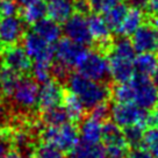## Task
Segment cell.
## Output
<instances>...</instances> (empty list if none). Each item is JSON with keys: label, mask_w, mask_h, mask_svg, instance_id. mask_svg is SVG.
<instances>
[{"label": "cell", "mask_w": 158, "mask_h": 158, "mask_svg": "<svg viewBox=\"0 0 158 158\" xmlns=\"http://www.w3.org/2000/svg\"><path fill=\"white\" fill-rule=\"evenodd\" d=\"M66 85L70 92L74 93L80 99L86 110L92 109L99 104L108 102L112 94V89L108 84L86 78L78 72H71L66 80Z\"/></svg>", "instance_id": "1"}, {"label": "cell", "mask_w": 158, "mask_h": 158, "mask_svg": "<svg viewBox=\"0 0 158 158\" xmlns=\"http://www.w3.org/2000/svg\"><path fill=\"white\" fill-rule=\"evenodd\" d=\"M76 71L86 78L109 84L112 80L109 73L108 59L98 49H86L81 58L76 65Z\"/></svg>", "instance_id": "2"}, {"label": "cell", "mask_w": 158, "mask_h": 158, "mask_svg": "<svg viewBox=\"0 0 158 158\" xmlns=\"http://www.w3.org/2000/svg\"><path fill=\"white\" fill-rule=\"evenodd\" d=\"M41 141L59 149L62 152L68 153L79 141L78 126L72 122H65L59 126H47L40 134Z\"/></svg>", "instance_id": "3"}, {"label": "cell", "mask_w": 158, "mask_h": 158, "mask_svg": "<svg viewBox=\"0 0 158 158\" xmlns=\"http://www.w3.org/2000/svg\"><path fill=\"white\" fill-rule=\"evenodd\" d=\"M39 84L33 79V77H28L27 74L21 76L13 93L8 97L15 110L28 113L39 107Z\"/></svg>", "instance_id": "4"}, {"label": "cell", "mask_w": 158, "mask_h": 158, "mask_svg": "<svg viewBox=\"0 0 158 158\" xmlns=\"http://www.w3.org/2000/svg\"><path fill=\"white\" fill-rule=\"evenodd\" d=\"M112 121L118 127L123 128L128 126H139L148 128L149 110L136 106L133 102H114L110 106Z\"/></svg>", "instance_id": "5"}, {"label": "cell", "mask_w": 158, "mask_h": 158, "mask_svg": "<svg viewBox=\"0 0 158 158\" xmlns=\"http://www.w3.org/2000/svg\"><path fill=\"white\" fill-rule=\"evenodd\" d=\"M133 87L134 98L133 104L147 110H151L156 107L158 89L153 84L152 78L139 73H134L133 78L129 80Z\"/></svg>", "instance_id": "6"}, {"label": "cell", "mask_w": 158, "mask_h": 158, "mask_svg": "<svg viewBox=\"0 0 158 158\" xmlns=\"http://www.w3.org/2000/svg\"><path fill=\"white\" fill-rule=\"evenodd\" d=\"M62 31L66 39L81 47L89 48L94 44L93 39L89 33L86 15L74 12L69 19L63 23Z\"/></svg>", "instance_id": "7"}, {"label": "cell", "mask_w": 158, "mask_h": 158, "mask_svg": "<svg viewBox=\"0 0 158 158\" xmlns=\"http://www.w3.org/2000/svg\"><path fill=\"white\" fill-rule=\"evenodd\" d=\"M22 48L33 62L52 63L55 55L54 44H50L33 30L26 31L22 36Z\"/></svg>", "instance_id": "8"}, {"label": "cell", "mask_w": 158, "mask_h": 158, "mask_svg": "<svg viewBox=\"0 0 158 158\" xmlns=\"http://www.w3.org/2000/svg\"><path fill=\"white\" fill-rule=\"evenodd\" d=\"M131 43L136 54L153 52L158 54V27L145 19L142 25L131 35Z\"/></svg>", "instance_id": "9"}, {"label": "cell", "mask_w": 158, "mask_h": 158, "mask_svg": "<svg viewBox=\"0 0 158 158\" xmlns=\"http://www.w3.org/2000/svg\"><path fill=\"white\" fill-rule=\"evenodd\" d=\"M55 48V55L54 60H56L59 64L64 65L70 70L76 68L79 59L81 58V56L86 51V47L77 44L72 42L71 40L66 37H60V39L54 44Z\"/></svg>", "instance_id": "10"}, {"label": "cell", "mask_w": 158, "mask_h": 158, "mask_svg": "<svg viewBox=\"0 0 158 158\" xmlns=\"http://www.w3.org/2000/svg\"><path fill=\"white\" fill-rule=\"evenodd\" d=\"M2 59L1 63L2 66L14 71L21 76H26L30 72L33 60L27 55L25 49L19 44L6 47L5 50H2Z\"/></svg>", "instance_id": "11"}, {"label": "cell", "mask_w": 158, "mask_h": 158, "mask_svg": "<svg viewBox=\"0 0 158 158\" xmlns=\"http://www.w3.org/2000/svg\"><path fill=\"white\" fill-rule=\"evenodd\" d=\"M87 26H89V33L93 39V43H95L97 48L101 52L107 54V51L112 44V31L104 20L102 15L99 13H89L86 16Z\"/></svg>", "instance_id": "12"}, {"label": "cell", "mask_w": 158, "mask_h": 158, "mask_svg": "<svg viewBox=\"0 0 158 158\" xmlns=\"http://www.w3.org/2000/svg\"><path fill=\"white\" fill-rule=\"evenodd\" d=\"M26 23L21 18L2 16L0 19V42L2 47L18 44L26 33Z\"/></svg>", "instance_id": "13"}, {"label": "cell", "mask_w": 158, "mask_h": 158, "mask_svg": "<svg viewBox=\"0 0 158 158\" xmlns=\"http://www.w3.org/2000/svg\"><path fill=\"white\" fill-rule=\"evenodd\" d=\"M64 89L62 84L57 80L50 79L42 84L39 89V99H37V106L41 110L54 108L63 104L64 98Z\"/></svg>", "instance_id": "14"}, {"label": "cell", "mask_w": 158, "mask_h": 158, "mask_svg": "<svg viewBox=\"0 0 158 158\" xmlns=\"http://www.w3.org/2000/svg\"><path fill=\"white\" fill-rule=\"evenodd\" d=\"M109 65V73L110 78L116 84L118 83H126L133 78L135 70L131 59H127L123 57H120L114 54L108 52L107 54Z\"/></svg>", "instance_id": "15"}, {"label": "cell", "mask_w": 158, "mask_h": 158, "mask_svg": "<svg viewBox=\"0 0 158 158\" xmlns=\"http://www.w3.org/2000/svg\"><path fill=\"white\" fill-rule=\"evenodd\" d=\"M31 30L40 35L50 44H55L62 37V34H63L60 23L50 19L49 16L43 18V19L39 20L37 22H35L34 25L31 26Z\"/></svg>", "instance_id": "16"}, {"label": "cell", "mask_w": 158, "mask_h": 158, "mask_svg": "<svg viewBox=\"0 0 158 158\" xmlns=\"http://www.w3.org/2000/svg\"><path fill=\"white\" fill-rule=\"evenodd\" d=\"M102 121H99L92 116L84 118L78 127L79 139L87 143H100L102 134Z\"/></svg>", "instance_id": "17"}, {"label": "cell", "mask_w": 158, "mask_h": 158, "mask_svg": "<svg viewBox=\"0 0 158 158\" xmlns=\"http://www.w3.org/2000/svg\"><path fill=\"white\" fill-rule=\"evenodd\" d=\"M68 158H107V153L101 142L92 144L79 139L68 152Z\"/></svg>", "instance_id": "18"}, {"label": "cell", "mask_w": 158, "mask_h": 158, "mask_svg": "<svg viewBox=\"0 0 158 158\" xmlns=\"http://www.w3.org/2000/svg\"><path fill=\"white\" fill-rule=\"evenodd\" d=\"M74 12L73 0H49L47 4V15L58 23H64Z\"/></svg>", "instance_id": "19"}, {"label": "cell", "mask_w": 158, "mask_h": 158, "mask_svg": "<svg viewBox=\"0 0 158 158\" xmlns=\"http://www.w3.org/2000/svg\"><path fill=\"white\" fill-rule=\"evenodd\" d=\"M47 16V2L45 0H31L29 4L22 7L20 18L26 25L33 26L39 20Z\"/></svg>", "instance_id": "20"}, {"label": "cell", "mask_w": 158, "mask_h": 158, "mask_svg": "<svg viewBox=\"0 0 158 158\" xmlns=\"http://www.w3.org/2000/svg\"><path fill=\"white\" fill-rule=\"evenodd\" d=\"M144 15H145V13L143 10L129 6L128 13L126 15L121 27L116 31V35L127 36V37L131 36L135 33V30L142 25V22L144 21Z\"/></svg>", "instance_id": "21"}, {"label": "cell", "mask_w": 158, "mask_h": 158, "mask_svg": "<svg viewBox=\"0 0 158 158\" xmlns=\"http://www.w3.org/2000/svg\"><path fill=\"white\" fill-rule=\"evenodd\" d=\"M135 73L143 74L152 78L158 64V54L153 52H141L135 56L133 60Z\"/></svg>", "instance_id": "22"}, {"label": "cell", "mask_w": 158, "mask_h": 158, "mask_svg": "<svg viewBox=\"0 0 158 158\" xmlns=\"http://www.w3.org/2000/svg\"><path fill=\"white\" fill-rule=\"evenodd\" d=\"M63 107L66 109L69 114L70 121L72 122H80L86 115V108L80 101V99L74 93L70 92L69 89L64 92L63 98Z\"/></svg>", "instance_id": "23"}, {"label": "cell", "mask_w": 158, "mask_h": 158, "mask_svg": "<svg viewBox=\"0 0 158 158\" xmlns=\"http://www.w3.org/2000/svg\"><path fill=\"white\" fill-rule=\"evenodd\" d=\"M129 5L124 4V2H120L118 5H114L109 7L108 10H106L102 13V18L106 21V23L108 26L110 31H113L116 34L118 28L121 27L122 22H123L126 15L128 13Z\"/></svg>", "instance_id": "24"}, {"label": "cell", "mask_w": 158, "mask_h": 158, "mask_svg": "<svg viewBox=\"0 0 158 158\" xmlns=\"http://www.w3.org/2000/svg\"><path fill=\"white\" fill-rule=\"evenodd\" d=\"M42 122L45 126H59L65 122H69L70 118L66 109L63 107V105L42 110Z\"/></svg>", "instance_id": "25"}, {"label": "cell", "mask_w": 158, "mask_h": 158, "mask_svg": "<svg viewBox=\"0 0 158 158\" xmlns=\"http://www.w3.org/2000/svg\"><path fill=\"white\" fill-rule=\"evenodd\" d=\"M21 74L16 73L12 70L7 69L5 66H2L1 71V80H0V92L1 94L8 98L10 94L13 93L15 86L19 81Z\"/></svg>", "instance_id": "26"}, {"label": "cell", "mask_w": 158, "mask_h": 158, "mask_svg": "<svg viewBox=\"0 0 158 158\" xmlns=\"http://www.w3.org/2000/svg\"><path fill=\"white\" fill-rule=\"evenodd\" d=\"M145 129L139 127V126H128V127H123L122 128V133H123L124 139L128 144L130 149L141 148L142 147V141H143V135Z\"/></svg>", "instance_id": "27"}, {"label": "cell", "mask_w": 158, "mask_h": 158, "mask_svg": "<svg viewBox=\"0 0 158 158\" xmlns=\"http://www.w3.org/2000/svg\"><path fill=\"white\" fill-rule=\"evenodd\" d=\"M51 64L48 62H34L31 64L30 73L37 84H43L51 79Z\"/></svg>", "instance_id": "28"}, {"label": "cell", "mask_w": 158, "mask_h": 158, "mask_svg": "<svg viewBox=\"0 0 158 158\" xmlns=\"http://www.w3.org/2000/svg\"><path fill=\"white\" fill-rule=\"evenodd\" d=\"M142 148L151 153L153 158H158V129L147 128L144 130Z\"/></svg>", "instance_id": "29"}, {"label": "cell", "mask_w": 158, "mask_h": 158, "mask_svg": "<svg viewBox=\"0 0 158 158\" xmlns=\"http://www.w3.org/2000/svg\"><path fill=\"white\" fill-rule=\"evenodd\" d=\"M33 158H65L64 152H62L59 149L48 143H42L36 147Z\"/></svg>", "instance_id": "30"}, {"label": "cell", "mask_w": 158, "mask_h": 158, "mask_svg": "<svg viewBox=\"0 0 158 158\" xmlns=\"http://www.w3.org/2000/svg\"><path fill=\"white\" fill-rule=\"evenodd\" d=\"M89 116L104 122L106 120H108V116L110 115V107L108 106L107 102H102V104L94 106L92 109H89Z\"/></svg>", "instance_id": "31"}, {"label": "cell", "mask_w": 158, "mask_h": 158, "mask_svg": "<svg viewBox=\"0 0 158 158\" xmlns=\"http://www.w3.org/2000/svg\"><path fill=\"white\" fill-rule=\"evenodd\" d=\"M20 12V7L14 0H0V16H14Z\"/></svg>", "instance_id": "32"}, {"label": "cell", "mask_w": 158, "mask_h": 158, "mask_svg": "<svg viewBox=\"0 0 158 158\" xmlns=\"http://www.w3.org/2000/svg\"><path fill=\"white\" fill-rule=\"evenodd\" d=\"M12 135L10 129H0V158L10 151L12 147Z\"/></svg>", "instance_id": "33"}, {"label": "cell", "mask_w": 158, "mask_h": 158, "mask_svg": "<svg viewBox=\"0 0 158 158\" xmlns=\"http://www.w3.org/2000/svg\"><path fill=\"white\" fill-rule=\"evenodd\" d=\"M127 158H153V157L151 153L148 152L145 149H143L141 147V148L130 149Z\"/></svg>", "instance_id": "34"}, {"label": "cell", "mask_w": 158, "mask_h": 158, "mask_svg": "<svg viewBox=\"0 0 158 158\" xmlns=\"http://www.w3.org/2000/svg\"><path fill=\"white\" fill-rule=\"evenodd\" d=\"M89 1V8L93 13L101 14L105 12V0H87Z\"/></svg>", "instance_id": "35"}, {"label": "cell", "mask_w": 158, "mask_h": 158, "mask_svg": "<svg viewBox=\"0 0 158 158\" xmlns=\"http://www.w3.org/2000/svg\"><path fill=\"white\" fill-rule=\"evenodd\" d=\"M148 128L158 129V107H155L151 110H149Z\"/></svg>", "instance_id": "36"}, {"label": "cell", "mask_w": 158, "mask_h": 158, "mask_svg": "<svg viewBox=\"0 0 158 158\" xmlns=\"http://www.w3.org/2000/svg\"><path fill=\"white\" fill-rule=\"evenodd\" d=\"M148 14H158V0H148L145 10Z\"/></svg>", "instance_id": "37"}, {"label": "cell", "mask_w": 158, "mask_h": 158, "mask_svg": "<svg viewBox=\"0 0 158 158\" xmlns=\"http://www.w3.org/2000/svg\"><path fill=\"white\" fill-rule=\"evenodd\" d=\"M147 2L148 0H128V5L131 6V7H137V8H141V10H145L147 7Z\"/></svg>", "instance_id": "38"}, {"label": "cell", "mask_w": 158, "mask_h": 158, "mask_svg": "<svg viewBox=\"0 0 158 158\" xmlns=\"http://www.w3.org/2000/svg\"><path fill=\"white\" fill-rule=\"evenodd\" d=\"M124 0H105V10H108L109 7H112L114 5H118L120 2H123ZM104 13V12H102Z\"/></svg>", "instance_id": "39"}, {"label": "cell", "mask_w": 158, "mask_h": 158, "mask_svg": "<svg viewBox=\"0 0 158 158\" xmlns=\"http://www.w3.org/2000/svg\"><path fill=\"white\" fill-rule=\"evenodd\" d=\"M1 158H23V157L19 152H16V151H8V152H6Z\"/></svg>", "instance_id": "40"}, {"label": "cell", "mask_w": 158, "mask_h": 158, "mask_svg": "<svg viewBox=\"0 0 158 158\" xmlns=\"http://www.w3.org/2000/svg\"><path fill=\"white\" fill-rule=\"evenodd\" d=\"M15 2H16V5L19 6V7H23L26 6L27 4H29L31 0H14Z\"/></svg>", "instance_id": "41"}, {"label": "cell", "mask_w": 158, "mask_h": 158, "mask_svg": "<svg viewBox=\"0 0 158 158\" xmlns=\"http://www.w3.org/2000/svg\"><path fill=\"white\" fill-rule=\"evenodd\" d=\"M152 81L158 89V64H157V68H156V71H155V73L152 76Z\"/></svg>", "instance_id": "42"}, {"label": "cell", "mask_w": 158, "mask_h": 158, "mask_svg": "<svg viewBox=\"0 0 158 158\" xmlns=\"http://www.w3.org/2000/svg\"><path fill=\"white\" fill-rule=\"evenodd\" d=\"M4 122V109L1 107V104H0V124Z\"/></svg>", "instance_id": "43"}, {"label": "cell", "mask_w": 158, "mask_h": 158, "mask_svg": "<svg viewBox=\"0 0 158 158\" xmlns=\"http://www.w3.org/2000/svg\"><path fill=\"white\" fill-rule=\"evenodd\" d=\"M1 71H2V63L0 60V80H1Z\"/></svg>", "instance_id": "44"}, {"label": "cell", "mask_w": 158, "mask_h": 158, "mask_svg": "<svg viewBox=\"0 0 158 158\" xmlns=\"http://www.w3.org/2000/svg\"><path fill=\"white\" fill-rule=\"evenodd\" d=\"M2 52V44H1V42H0V54Z\"/></svg>", "instance_id": "45"}, {"label": "cell", "mask_w": 158, "mask_h": 158, "mask_svg": "<svg viewBox=\"0 0 158 158\" xmlns=\"http://www.w3.org/2000/svg\"><path fill=\"white\" fill-rule=\"evenodd\" d=\"M156 107H158V95H157V102H156Z\"/></svg>", "instance_id": "46"}, {"label": "cell", "mask_w": 158, "mask_h": 158, "mask_svg": "<svg viewBox=\"0 0 158 158\" xmlns=\"http://www.w3.org/2000/svg\"><path fill=\"white\" fill-rule=\"evenodd\" d=\"M45 1H49V0H45Z\"/></svg>", "instance_id": "47"}]
</instances>
